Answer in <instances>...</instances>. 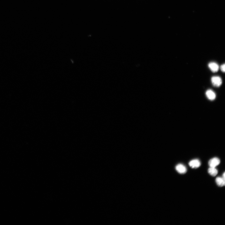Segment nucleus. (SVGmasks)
Wrapping results in <instances>:
<instances>
[{
    "label": "nucleus",
    "mask_w": 225,
    "mask_h": 225,
    "mask_svg": "<svg viewBox=\"0 0 225 225\" xmlns=\"http://www.w3.org/2000/svg\"><path fill=\"white\" fill-rule=\"evenodd\" d=\"M212 82L214 86L219 87L221 85L222 80L220 77L218 76H214L212 78Z\"/></svg>",
    "instance_id": "1"
},
{
    "label": "nucleus",
    "mask_w": 225,
    "mask_h": 225,
    "mask_svg": "<svg viewBox=\"0 0 225 225\" xmlns=\"http://www.w3.org/2000/svg\"><path fill=\"white\" fill-rule=\"evenodd\" d=\"M220 163V160L218 158H214L209 160V165L210 167L215 168L219 165Z\"/></svg>",
    "instance_id": "2"
},
{
    "label": "nucleus",
    "mask_w": 225,
    "mask_h": 225,
    "mask_svg": "<svg viewBox=\"0 0 225 225\" xmlns=\"http://www.w3.org/2000/svg\"><path fill=\"white\" fill-rule=\"evenodd\" d=\"M190 166L192 168H196L200 167L201 165L200 161L197 159L191 160L189 163Z\"/></svg>",
    "instance_id": "3"
},
{
    "label": "nucleus",
    "mask_w": 225,
    "mask_h": 225,
    "mask_svg": "<svg viewBox=\"0 0 225 225\" xmlns=\"http://www.w3.org/2000/svg\"><path fill=\"white\" fill-rule=\"evenodd\" d=\"M176 169L178 173L180 174H184L187 172L186 167L183 165L181 164L178 165L176 167Z\"/></svg>",
    "instance_id": "4"
},
{
    "label": "nucleus",
    "mask_w": 225,
    "mask_h": 225,
    "mask_svg": "<svg viewBox=\"0 0 225 225\" xmlns=\"http://www.w3.org/2000/svg\"><path fill=\"white\" fill-rule=\"evenodd\" d=\"M206 95L208 99L210 100L213 101L216 98L215 94L211 90H208L206 92Z\"/></svg>",
    "instance_id": "5"
},
{
    "label": "nucleus",
    "mask_w": 225,
    "mask_h": 225,
    "mask_svg": "<svg viewBox=\"0 0 225 225\" xmlns=\"http://www.w3.org/2000/svg\"><path fill=\"white\" fill-rule=\"evenodd\" d=\"M209 67L212 71L214 72L218 71L219 69V66L216 63H210L209 64Z\"/></svg>",
    "instance_id": "6"
},
{
    "label": "nucleus",
    "mask_w": 225,
    "mask_h": 225,
    "mask_svg": "<svg viewBox=\"0 0 225 225\" xmlns=\"http://www.w3.org/2000/svg\"><path fill=\"white\" fill-rule=\"evenodd\" d=\"M216 182L218 186L222 187L225 185V179L223 178L218 177L216 178Z\"/></svg>",
    "instance_id": "7"
},
{
    "label": "nucleus",
    "mask_w": 225,
    "mask_h": 225,
    "mask_svg": "<svg viewBox=\"0 0 225 225\" xmlns=\"http://www.w3.org/2000/svg\"><path fill=\"white\" fill-rule=\"evenodd\" d=\"M208 173L212 176L215 177L217 175L218 171L214 167H210L208 170Z\"/></svg>",
    "instance_id": "8"
},
{
    "label": "nucleus",
    "mask_w": 225,
    "mask_h": 225,
    "mask_svg": "<svg viewBox=\"0 0 225 225\" xmlns=\"http://www.w3.org/2000/svg\"><path fill=\"white\" fill-rule=\"evenodd\" d=\"M225 64H224L222 65L221 67V71L223 72H225Z\"/></svg>",
    "instance_id": "9"
},
{
    "label": "nucleus",
    "mask_w": 225,
    "mask_h": 225,
    "mask_svg": "<svg viewBox=\"0 0 225 225\" xmlns=\"http://www.w3.org/2000/svg\"><path fill=\"white\" fill-rule=\"evenodd\" d=\"M225 172H224V173L223 174V178L224 179H225Z\"/></svg>",
    "instance_id": "10"
}]
</instances>
